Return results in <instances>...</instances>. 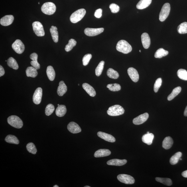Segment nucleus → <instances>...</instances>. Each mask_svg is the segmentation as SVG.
Here are the masks:
<instances>
[{
	"instance_id": "72a5a7b5",
	"label": "nucleus",
	"mask_w": 187,
	"mask_h": 187,
	"mask_svg": "<svg viewBox=\"0 0 187 187\" xmlns=\"http://www.w3.org/2000/svg\"><path fill=\"white\" fill-rule=\"evenodd\" d=\"M168 54L167 51L165 50L163 48H160L156 51L154 56L156 58H161L162 57L167 56Z\"/></svg>"
},
{
	"instance_id": "aec40b11",
	"label": "nucleus",
	"mask_w": 187,
	"mask_h": 187,
	"mask_svg": "<svg viewBox=\"0 0 187 187\" xmlns=\"http://www.w3.org/2000/svg\"><path fill=\"white\" fill-rule=\"evenodd\" d=\"M67 91V87L63 81H61L59 83L57 91L58 94L60 96H62L65 94Z\"/></svg>"
},
{
	"instance_id": "09e8293b",
	"label": "nucleus",
	"mask_w": 187,
	"mask_h": 187,
	"mask_svg": "<svg viewBox=\"0 0 187 187\" xmlns=\"http://www.w3.org/2000/svg\"><path fill=\"white\" fill-rule=\"evenodd\" d=\"M5 72L2 66H0V77L3 76L5 74Z\"/></svg>"
},
{
	"instance_id": "39448f33",
	"label": "nucleus",
	"mask_w": 187,
	"mask_h": 187,
	"mask_svg": "<svg viewBox=\"0 0 187 187\" xmlns=\"http://www.w3.org/2000/svg\"><path fill=\"white\" fill-rule=\"evenodd\" d=\"M42 12L48 15H51L55 12L56 7L55 5L52 2H46L42 5L41 8Z\"/></svg>"
},
{
	"instance_id": "2eb2a0df",
	"label": "nucleus",
	"mask_w": 187,
	"mask_h": 187,
	"mask_svg": "<svg viewBox=\"0 0 187 187\" xmlns=\"http://www.w3.org/2000/svg\"><path fill=\"white\" fill-rule=\"evenodd\" d=\"M97 136L101 139L104 140L105 141L108 142L114 143L115 141V138L110 134L100 131L97 133Z\"/></svg>"
},
{
	"instance_id": "f8f14e48",
	"label": "nucleus",
	"mask_w": 187,
	"mask_h": 187,
	"mask_svg": "<svg viewBox=\"0 0 187 187\" xmlns=\"http://www.w3.org/2000/svg\"><path fill=\"white\" fill-rule=\"evenodd\" d=\"M149 117V115L147 113L143 114L134 119L133 123L135 125H140L145 122Z\"/></svg>"
},
{
	"instance_id": "13d9d810",
	"label": "nucleus",
	"mask_w": 187,
	"mask_h": 187,
	"mask_svg": "<svg viewBox=\"0 0 187 187\" xmlns=\"http://www.w3.org/2000/svg\"><path fill=\"white\" fill-rule=\"evenodd\" d=\"M59 104H58V106H59Z\"/></svg>"
},
{
	"instance_id": "58836bf2",
	"label": "nucleus",
	"mask_w": 187,
	"mask_h": 187,
	"mask_svg": "<svg viewBox=\"0 0 187 187\" xmlns=\"http://www.w3.org/2000/svg\"><path fill=\"white\" fill-rule=\"evenodd\" d=\"M105 62L104 61H101L95 69V74L97 76H100L103 72Z\"/></svg>"
},
{
	"instance_id": "c85d7f7f",
	"label": "nucleus",
	"mask_w": 187,
	"mask_h": 187,
	"mask_svg": "<svg viewBox=\"0 0 187 187\" xmlns=\"http://www.w3.org/2000/svg\"><path fill=\"white\" fill-rule=\"evenodd\" d=\"M46 74L49 79L50 81H53L56 76V73L54 69L52 66H49L46 69Z\"/></svg>"
},
{
	"instance_id": "412c9836",
	"label": "nucleus",
	"mask_w": 187,
	"mask_h": 187,
	"mask_svg": "<svg viewBox=\"0 0 187 187\" xmlns=\"http://www.w3.org/2000/svg\"><path fill=\"white\" fill-rule=\"evenodd\" d=\"M82 86L83 88L91 96L94 97L96 95V92L94 89L88 83H84Z\"/></svg>"
},
{
	"instance_id": "ea45409f",
	"label": "nucleus",
	"mask_w": 187,
	"mask_h": 187,
	"mask_svg": "<svg viewBox=\"0 0 187 187\" xmlns=\"http://www.w3.org/2000/svg\"><path fill=\"white\" fill-rule=\"evenodd\" d=\"M178 77L181 80H187V71L184 69H180L177 72Z\"/></svg>"
},
{
	"instance_id": "a18cd8bd",
	"label": "nucleus",
	"mask_w": 187,
	"mask_h": 187,
	"mask_svg": "<svg viewBox=\"0 0 187 187\" xmlns=\"http://www.w3.org/2000/svg\"><path fill=\"white\" fill-rule=\"evenodd\" d=\"M91 58H92V55L91 54H87L85 55L83 57L82 60L83 65L86 66L88 65Z\"/></svg>"
},
{
	"instance_id": "f257e3e1",
	"label": "nucleus",
	"mask_w": 187,
	"mask_h": 187,
	"mask_svg": "<svg viewBox=\"0 0 187 187\" xmlns=\"http://www.w3.org/2000/svg\"><path fill=\"white\" fill-rule=\"evenodd\" d=\"M116 49L120 52L124 54H128L131 51L132 47L125 40H121L117 42Z\"/></svg>"
},
{
	"instance_id": "c756f323",
	"label": "nucleus",
	"mask_w": 187,
	"mask_h": 187,
	"mask_svg": "<svg viewBox=\"0 0 187 187\" xmlns=\"http://www.w3.org/2000/svg\"><path fill=\"white\" fill-rule=\"evenodd\" d=\"M7 64L8 66L15 70H17L19 69V67L17 63L13 58L10 57L7 61Z\"/></svg>"
},
{
	"instance_id": "4c0bfd02",
	"label": "nucleus",
	"mask_w": 187,
	"mask_h": 187,
	"mask_svg": "<svg viewBox=\"0 0 187 187\" xmlns=\"http://www.w3.org/2000/svg\"><path fill=\"white\" fill-rule=\"evenodd\" d=\"M76 44L77 42L76 40L72 38L69 40L68 44L66 45L65 48V50L66 52L70 51L74 46H76Z\"/></svg>"
},
{
	"instance_id": "393cba45",
	"label": "nucleus",
	"mask_w": 187,
	"mask_h": 187,
	"mask_svg": "<svg viewBox=\"0 0 187 187\" xmlns=\"http://www.w3.org/2000/svg\"><path fill=\"white\" fill-rule=\"evenodd\" d=\"M154 137V135L152 133L146 134L142 137V141L148 145H151L152 143Z\"/></svg>"
},
{
	"instance_id": "603ef678",
	"label": "nucleus",
	"mask_w": 187,
	"mask_h": 187,
	"mask_svg": "<svg viewBox=\"0 0 187 187\" xmlns=\"http://www.w3.org/2000/svg\"><path fill=\"white\" fill-rule=\"evenodd\" d=\"M54 187H59V186H57V185H55L54 186Z\"/></svg>"
},
{
	"instance_id": "2f4dec72",
	"label": "nucleus",
	"mask_w": 187,
	"mask_h": 187,
	"mask_svg": "<svg viewBox=\"0 0 187 187\" xmlns=\"http://www.w3.org/2000/svg\"><path fill=\"white\" fill-rule=\"evenodd\" d=\"M5 141L7 143L18 145L19 144V140L15 136L12 135H9L7 136Z\"/></svg>"
},
{
	"instance_id": "5fc2aeb1",
	"label": "nucleus",
	"mask_w": 187,
	"mask_h": 187,
	"mask_svg": "<svg viewBox=\"0 0 187 187\" xmlns=\"http://www.w3.org/2000/svg\"><path fill=\"white\" fill-rule=\"evenodd\" d=\"M150 133L149 132H148L147 133V134H149Z\"/></svg>"
},
{
	"instance_id": "f3484780",
	"label": "nucleus",
	"mask_w": 187,
	"mask_h": 187,
	"mask_svg": "<svg viewBox=\"0 0 187 187\" xmlns=\"http://www.w3.org/2000/svg\"><path fill=\"white\" fill-rule=\"evenodd\" d=\"M141 41L144 48L147 49L150 44V39L149 35L147 33H144L141 36Z\"/></svg>"
},
{
	"instance_id": "6e6d98bb",
	"label": "nucleus",
	"mask_w": 187,
	"mask_h": 187,
	"mask_svg": "<svg viewBox=\"0 0 187 187\" xmlns=\"http://www.w3.org/2000/svg\"><path fill=\"white\" fill-rule=\"evenodd\" d=\"M180 160H182V158H180Z\"/></svg>"
},
{
	"instance_id": "9d476101",
	"label": "nucleus",
	"mask_w": 187,
	"mask_h": 187,
	"mask_svg": "<svg viewBox=\"0 0 187 187\" xmlns=\"http://www.w3.org/2000/svg\"><path fill=\"white\" fill-rule=\"evenodd\" d=\"M104 30L103 28H87L84 30V33L87 36H93L99 35L102 33Z\"/></svg>"
},
{
	"instance_id": "ddd939ff",
	"label": "nucleus",
	"mask_w": 187,
	"mask_h": 187,
	"mask_svg": "<svg viewBox=\"0 0 187 187\" xmlns=\"http://www.w3.org/2000/svg\"><path fill=\"white\" fill-rule=\"evenodd\" d=\"M128 73L133 82H137L139 80V75L136 69L133 67H130L128 70Z\"/></svg>"
},
{
	"instance_id": "c9c22d12",
	"label": "nucleus",
	"mask_w": 187,
	"mask_h": 187,
	"mask_svg": "<svg viewBox=\"0 0 187 187\" xmlns=\"http://www.w3.org/2000/svg\"><path fill=\"white\" fill-rule=\"evenodd\" d=\"M179 33L184 34L187 33V22H184L178 26L177 29Z\"/></svg>"
},
{
	"instance_id": "8fccbe9b",
	"label": "nucleus",
	"mask_w": 187,
	"mask_h": 187,
	"mask_svg": "<svg viewBox=\"0 0 187 187\" xmlns=\"http://www.w3.org/2000/svg\"><path fill=\"white\" fill-rule=\"evenodd\" d=\"M182 176L184 178H187V170L184 171L182 173Z\"/></svg>"
},
{
	"instance_id": "f03ea898",
	"label": "nucleus",
	"mask_w": 187,
	"mask_h": 187,
	"mask_svg": "<svg viewBox=\"0 0 187 187\" xmlns=\"http://www.w3.org/2000/svg\"><path fill=\"white\" fill-rule=\"evenodd\" d=\"M107 112L111 116H117L123 114L125 109L121 106L115 105L109 107Z\"/></svg>"
},
{
	"instance_id": "de8ad7c7",
	"label": "nucleus",
	"mask_w": 187,
	"mask_h": 187,
	"mask_svg": "<svg viewBox=\"0 0 187 187\" xmlns=\"http://www.w3.org/2000/svg\"><path fill=\"white\" fill-rule=\"evenodd\" d=\"M102 10L99 9L95 11L94 13L95 17L97 18H100L102 16Z\"/></svg>"
},
{
	"instance_id": "c03bdc74",
	"label": "nucleus",
	"mask_w": 187,
	"mask_h": 187,
	"mask_svg": "<svg viewBox=\"0 0 187 187\" xmlns=\"http://www.w3.org/2000/svg\"><path fill=\"white\" fill-rule=\"evenodd\" d=\"M162 79L159 78L156 80L154 85V92L157 93L159 90L160 87H161L162 84Z\"/></svg>"
},
{
	"instance_id": "9b49d317",
	"label": "nucleus",
	"mask_w": 187,
	"mask_h": 187,
	"mask_svg": "<svg viewBox=\"0 0 187 187\" xmlns=\"http://www.w3.org/2000/svg\"><path fill=\"white\" fill-rule=\"evenodd\" d=\"M42 96V89L41 87H38L36 89L34 93L33 101L36 104H39L41 102Z\"/></svg>"
},
{
	"instance_id": "5701e85b",
	"label": "nucleus",
	"mask_w": 187,
	"mask_h": 187,
	"mask_svg": "<svg viewBox=\"0 0 187 187\" xmlns=\"http://www.w3.org/2000/svg\"><path fill=\"white\" fill-rule=\"evenodd\" d=\"M173 144V140L172 138L168 136L165 138L162 142V147L165 149H168L172 147Z\"/></svg>"
},
{
	"instance_id": "4468645a",
	"label": "nucleus",
	"mask_w": 187,
	"mask_h": 187,
	"mask_svg": "<svg viewBox=\"0 0 187 187\" xmlns=\"http://www.w3.org/2000/svg\"><path fill=\"white\" fill-rule=\"evenodd\" d=\"M67 129L69 131L72 133H80L82 131L79 125L74 122H70L68 124Z\"/></svg>"
},
{
	"instance_id": "423d86ee",
	"label": "nucleus",
	"mask_w": 187,
	"mask_h": 187,
	"mask_svg": "<svg viewBox=\"0 0 187 187\" xmlns=\"http://www.w3.org/2000/svg\"><path fill=\"white\" fill-rule=\"evenodd\" d=\"M170 10V4L168 3L165 4L162 7L159 15V20L161 22H163L168 17Z\"/></svg>"
},
{
	"instance_id": "a878e982",
	"label": "nucleus",
	"mask_w": 187,
	"mask_h": 187,
	"mask_svg": "<svg viewBox=\"0 0 187 187\" xmlns=\"http://www.w3.org/2000/svg\"><path fill=\"white\" fill-rule=\"evenodd\" d=\"M26 73L27 77L32 78H35L38 74L37 70L32 66L28 67L26 69Z\"/></svg>"
},
{
	"instance_id": "a211bd4d",
	"label": "nucleus",
	"mask_w": 187,
	"mask_h": 187,
	"mask_svg": "<svg viewBox=\"0 0 187 187\" xmlns=\"http://www.w3.org/2000/svg\"><path fill=\"white\" fill-rule=\"evenodd\" d=\"M127 162V160L126 159L121 160L115 159L109 160L107 162V164L109 165L121 166L126 164Z\"/></svg>"
},
{
	"instance_id": "6ab92c4d",
	"label": "nucleus",
	"mask_w": 187,
	"mask_h": 187,
	"mask_svg": "<svg viewBox=\"0 0 187 187\" xmlns=\"http://www.w3.org/2000/svg\"><path fill=\"white\" fill-rule=\"evenodd\" d=\"M111 154V152L109 149H100L95 152L94 156L96 158L104 157L108 156Z\"/></svg>"
},
{
	"instance_id": "864d4df0",
	"label": "nucleus",
	"mask_w": 187,
	"mask_h": 187,
	"mask_svg": "<svg viewBox=\"0 0 187 187\" xmlns=\"http://www.w3.org/2000/svg\"><path fill=\"white\" fill-rule=\"evenodd\" d=\"M84 187H90V186H84Z\"/></svg>"
},
{
	"instance_id": "cd10ccee",
	"label": "nucleus",
	"mask_w": 187,
	"mask_h": 187,
	"mask_svg": "<svg viewBox=\"0 0 187 187\" xmlns=\"http://www.w3.org/2000/svg\"><path fill=\"white\" fill-rule=\"evenodd\" d=\"M50 32L54 41L55 43L58 42L59 40V35L57 28L56 26H51L50 29Z\"/></svg>"
},
{
	"instance_id": "1a4fd4ad",
	"label": "nucleus",
	"mask_w": 187,
	"mask_h": 187,
	"mask_svg": "<svg viewBox=\"0 0 187 187\" xmlns=\"http://www.w3.org/2000/svg\"><path fill=\"white\" fill-rule=\"evenodd\" d=\"M12 48L16 53L21 54L25 50V46L21 40L17 39L15 40L12 45Z\"/></svg>"
},
{
	"instance_id": "4d7b16f0",
	"label": "nucleus",
	"mask_w": 187,
	"mask_h": 187,
	"mask_svg": "<svg viewBox=\"0 0 187 187\" xmlns=\"http://www.w3.org/2000/svg\"><path fill=\"white\" fill-rule=\"evenodd\" d=\"M139 52H141V50H139Z\"/></svg>"
},
{
	"instance_id": "0eeeda50",
	"label": "nucleus",
	"mask_w": 187,
	"mask_h": 187,
	"mask_svg": "<svg viewBox=\"0 0 187 187\" xmlns=\"http://www.w3.org/2000/svg\"><path fill=\"white\" fill-rule=\"evenodd\" d=\"M32 27L34 33L38 36H43L45 35V32L43 26L40 22L36 21L32 24Z\"/></svg>"
},
{
	"instance_id": "7ed1b4c3",
	"label": "nucleus",
	"mask_w": 187,
	"mask_h": 187,
	"mask_svg": "<svg viewBox=\"0 0 187 187\" xmlns=\"http://www.w3.org/2000/svg\"><path fill=\"white\" fill-rule=\"evenodd\" d=\"M86 11L85 9H82L77 10L73 13L70 17V21L72 23H76L80 21L84 17Z\"/></svg>"
},
{
	"instance_id": "bb28decb",
	"label": "nucleus",
	"mask_w": 187,
	"mask_h": 187,
	"mask_svg": "<svg viewBox=\"0 0 187 187\" xmlns=\"http://www.w3.org/2000/svg\"><path fill=\"white\" fill-rule=\"evenodd\" d=\"M67 112V109L65 106L61 105L58 106L56 111L57 116L58 117H62L65 115Z\"/></svg>"
},
{
	"instance_id": "dca6fc26",
	"label": "nucleus",
	"mask_w": 187,
	"mask_h": 187,
	"mask_svg": "<svg viewBox=\"0 0 187 187\" xmlns=\"http://www.w3.org/2000/svg\"><path fill=\"white\" fill-rule=\"evenodd\" d=\"M14 17L12 15H7L1 18L0 20V23L4 26H9L13 23Z\"/></svg>"
},
{
	"instance_id": "a19ab883",
	"label": "nucleus",
	"mask_w": 187,
	"mask_h": 187,
	"mask_svg": "<svg viewBox=\"0 0 187 187\" xmlns=\"http://www.w3.org/2000/svg\"><path fill=\"white\" fill-rule=\"evenodd\" d=\"M28 151L33 154H36L37 152V150L34 144L32 143H28L26 146Z\"/></svg>"
},
{
	"instance_id": "f704fd0d",
	"label": "nucleus",
	"mask_w": 187,
	"mask_h": 187,
	"mask_svg": "<svg viewBox=\"0 0 187 187\" xmlns=\"http://www.w3.org/2000/svg\"><path fill=\"white\" fill-rule=\"evenodd\" d=\"M107 75L109 78L113 79H117L119 76L118 72L111 68H109L108 70Z\"/></svg>"
},
{
	"instance_id": "37998d69",
	"label": "nucleus",
	"mask_w": 187,
	"mask_h": 187,
	"mask_svg": "<svg viewBox=\"0 0 187 187\" xmlns=\"http://www.w3.org/2000/svg\"><path fill=\"white\" fill-rule=\"evenodd\" d=\"M54 106L50 104L46 106L45 109V114L47 116H49L54 112Z\"/></svg>"
},
{
	"instance_id": "e433bc0d",
	"label": "nucleus",
	"mask_w": 187,
	"mask_h": 187,
	"mask_svg": "<svg viewBox=\"0 0 187 187\" xmlns=\"http://www.w3.org/2000/svg\"><path fill=\"white\" fill-rule=\"evenodd\" d=\"M155 179L157 182L162 183L166 186H170L172 184V180L170 178H156Z\"/></svg>"
},
{
	"instance_id": "4be33fe9",
	"label": "nucleus",
	"mask_w": 187,
	"mask_h": 187,
	"mask_svg": "<svg viewBox=\"0 0 187 187\" xmlns=\"http://www.w3.org/2000/svg\"><path fill=\"white\" fill-rule=\"evenodd\" d=\"M30 58L32 60L30 62V64L32 67H34L38 70L40 68V65L38 62V55L36 53H33L30 56Z\"/></svg>"
},
{
	"instance_id": "b1692460",
	"label": "nucleus",
	"mask_w": 187,
	"mask_h": 187,
	"mask_svg": "<svg viewBox=\"0 0 187 187\" xmlns=\"http://www.w3.org/2000/svg\"><path fill=\"white\" fill-rule=\"evenodd\" d=\"M152 0H140L136 7L139 9H143L147 7L151 3Z\"/></svg>"
},
{
	"instance_id": "49530a36",
	"label": "nucleus",
	"mask_w": 187,
	"mask_h": 187,
	"mask_svg": "<svg viewBox=\"0 0 187 187\" xmlns=\"http://www.w3.org/2000/svg\"><path fill=\"white\" fill-rule=\"evenodd\" d=\"M109 8L111 9L112 13H116L119 11L120 7L118 5L115 4H112L109 5Z\"/></svg>"
},
{
	"instance_id": "473e14b6",
	"label": "nucleus",
	"mask_w": 187,
	"mask_h": 187,
	"mask_svg": "<svg viewBox=\"0 0 187 187\" xmlns=\"http://www.w3.org/2000/svg\"><path fill=\"white\" fill-rule=\"evenodd\" d=\"M182 88L180 86L176 87L174 89L172 93L168 96V100L170 101L173 99L175 97L177 96L179 94Z\"/></svg>"
},
{
	"instance_id": "6e6552de",
	"label": "nucleus",
	"mask_w": 187,
	"mask_h": 187,
	"mask_svg": "<svg viewBox=\"0 0 187 187\" xmlns=\"http://www.w3.org/2000/svg\"><path fill=\"white\" fill-rule=\"evenodd\" d=\"M117 178L119 181L125 184H133L135 182V179L133 177L128 175L120 174L117 176Z\"/></svg>"
},
{
	"instance_id": "bf43d9fd",
	"label": "nucleus",
	"mask_w": 187,
	"mask_h": 187,
	"mask_svg": "<svg viewBox=\"0 0 187 187\" xmlns=\"http://www.w3.org/2000/svg\"><path fill=\"white\" fill-rule=\"evenodd\" d=\"M7 60H5V62H7Z\"/></svg>"
},
{
	"instance_id": "680f3d73",
	"label": "nucleus",
	"mask_w": 187,
	"mask_h": 187,
	"mask_svg": "<svg viewBox=\"0 0 187 187\" xmlns=\"http://www.w3.org/2000/svg\"><path fill=\"white\" fill-rule=\"evenodd\" d=\"M38 4H40V3L39 2H38Z\"/></svg>"
},
{
	"instance_id": "3c124183",
	"label": "nucleus",
	"mask_w": 187,
	"mask_h": 187,
	"mask_svg": "<svg viewBox=\"0 0 187 187\" xmlns=\"http://www.w3.org/2000/svg\"><path fill=\"white\" fill-rule=\"evenodd\" d=\"M184 114L185 117H187V106L185 109Z\"/></svg>"
},
{
	"instance_id": "052dcab7",
	"label": "nucleus",
	"mask_w": 187,
	"mask_h": 187,
	"mask_svg": "<svg viewBox=\"0 0 187 187\" xmlns=\"http://www.w3.org/2000/svg\"><path fill=\"white\" fill-rule=\"evenodd\" d=\"M78 86H79V85H80V84H78Z\"/></svg>"
},
{
	"instance_id": "79ce46f5",
	"label": "nucleus",
	"mask_w": 187,
	"mask_h": 187,
	"mask_svg": "<svg viewBox=\"0 0 187 187\" xmlns=\"http://www.w3.org/2000/svg\"><path fill=\"white\" fill-rule=\"evenodd\" d=\"M107 87L109 90L113 91H118L120 90L121 89L120 85L117 83L107 85Z\"/></svg>"
},
{
	"instance_id": "7c9ffc66",
	"label": "nucleus",
	"mask_w": 187,
	"mask_h": 187,
	"mask_svg": "<svg viewBox=\"0 0 187 187\" xmlns=\"http://www.w3.org/2000/svg\"><path fill=\"white\" fill-rule=\"evenodd\" d=\"M182 153L180 152H178L173 156L170 159V163L172 165H174L178 163L179 160L181 157Z\"/></svg>"
},
{
	"instance_id": "20e7f679",
	"label": "nucleus",
	"mask_w": 187,
	"mask_h": 187,
	"mask_svg": "<svg viewBox=\"0 0 187 187\" xmlns=\"http://www.w3.org/2000/svg\"><path fill=\"white\" fill-rule=\"evenodd\" d=\"M7 122L10 125L16 128H21L23 126V121L16 115H12L8 117Z\"/></svg>"
}]
</instances>
